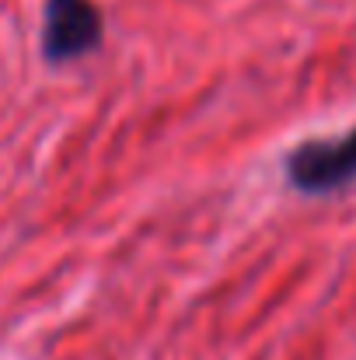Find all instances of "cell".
Listing matches in <instances>:
<instances>
[{
	"instance_id": "2",
	"label": "cell",
	"mask_w": 356,
	"mask_h": 360,
	"mask_svg": "<svg viewBox=\"0 0 356 360\" xmlns=\"http://www.w3.org/2000/svg\"><path fill=\"white\" fill-rule=\"evenodd\" d=\"M102 46V11L95 0H46L42 53L49 63H67Z\"/></svg>"
},
{
	"instance_id": "1",
	"label": "cell",
	"mask_w": 356,
	"mask_h": 360,
	"mask_svg": "<svg viewBox=\"0 0 356 360\" xmlns=\"http://www.w3.org/2000/svg\"><path fill=\"white\" fill-rule=\"evenodd\" d=\"M286 179L301 193H332L356 179V129L329 140H304L286 154Z\"/></svg>"
}]
</instances>
